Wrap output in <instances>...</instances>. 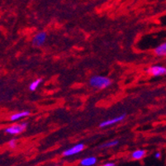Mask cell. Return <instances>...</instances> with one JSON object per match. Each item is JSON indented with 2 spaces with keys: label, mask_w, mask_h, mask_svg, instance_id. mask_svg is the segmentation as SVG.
<instances>
[{
  "label": "cell",
  "mask_w": 166,
  "mask_h": 166,
  "mask_svg": "<svg viewBox=\"0 0 166 166\" xmlns=\"http://www.w3.org/2000/svg\"><path fill=\"white\" fill-rule=\"evenodd\" d=\"M89 84L92 88L104 89L111 84V80L109 78L102 75H94L89 79Z\"/></svg>",
  "instance_id": "1"
},
{
  "label": "cell",
  "mask_w": 166,
  "mask_h": 166,
  "mask_svg": "<svg viewBox=\"0 0 166 166\" xmlns=\"http://www.w3.org/2000/svg\"><path fill=\"white\" fill-rule=\"evenodd\" d=\"M27 122H22L20 124H15L12 126H10L4 130V132L8 135H17L20 133L23 132L27 127Z\"/></svg>",
  "instance_id": "2"
},
{
  "label": "cell",
  "mask_w": 166,
  "mask_h": 166,
  "mask_svg": "<svg viewBox=\"0 0 166 166\" xmlns=\"http://www.w3.org/2000/svg\"><path fill=\"white\" fill-rule=\"evenodd\" d=\"M148 74L154 77L166 75V67L161 65H153L147 69Z\"/></svg>",
  "instance_id": "3"
},
{
  "label": "cell",
  "mask_w": 166,
  "mask_h": 166,
  "mask_svg": "<svg viewBox=\"0 0 166 166\" xmlns=\"http://www.w3.org/2000/svg\"><path fill=\"white\" fill-rule=\"evenodd\" d=\"M84 147H85V145L82 144V143H79V144H77V145H74V146H72V147L69 148V149H65L62 154L64 157L71 156V155L78 154L81 151H83V149H84Z\"/></svg>",
  "instance_id": "4"
},
{
  "label": "cell",
  "mask_w": 166,
  "mask_h": 166,
  "mask_svg": "<svg viewBox=\"0 0 166 166\" xmlns=\"http://www.w3.org/2000/svg\"><path fill=\"white\" fill-rule=\"evenodd\" d=\"M46 38H47V34L45 31H40L34 36L32 39V44L35 46H41L45 42Z\"/></svg>",
  "instance_id": "5"
},
{
  "label": "cell",
  "mask_w": 166,
  "mask_h": 166,
  "mask_svg": "<svg viewBox=\"0 0 166 166\" xmlns=\"http://www.w3.org/2000/svg\"><path fill=\"white\" fill-rule=\"evenodd\" d=\"M126 118V114H121L120 116H117L115 118L110 119V120H107V121H102L101 123L99 124V127L101 128H103V127H106V126H109L111 125H114V124L117 123L119 121H122L124 119Z\"/></svg>",
  "instance_id": "6"
},
{
  "label": "cell",
  "mask_w": 166,
  "mask_h": 166,
  "mask_svg": "<svg viewBox=\"0 0 166 166\" xmlns=\"http://www.w3.org/2000/svg\"><path fill=\"white\" fill-rule=\"evenodd\" d=\"M31 112L29 111H20V112H17V113L12 114V116H10V120L12 121H17V120H20L21 118H24V117H26V116H30Z\"/></svg>",
  "instance_id": "7"
},
{
  "label": "cell",
  "mask_w": 166,
  "mask_h": 166,
  "mask_svg": "<svg viewBox=\"0 0 166 166\" xmlns=\"http://www.w3.org/2000/svg\"><path fill=\"white\" fill-rule=\"evenodd\" d=\"M154 52L157 56H166V41L158 45L154 50Z\"/></svg>",
  "instance_id": "8"
},
{
  "label": "cell",
  "mask_w": 166,
  "mask_h": 166,
  "mask_svg": "<svg viewBox=\"0 0 166 166\" xmlns=\"http://www.w3.org/2000/svg\"><path fill=\"white\" fill-rule=\"evenodd\" d=\"M96 163H97V158L94 156H90L82 159L80 162V164L83 166H92L94 165Z\"/></svg>",
  "instance_id": "9"
},
{
  "label": "cell",
  "mask_w": 166,
  "mask_h": 166,
  "mask_svg": "<svg viewBox=\"0 0 166 166\" xmlns=\"http://www.w3.org/2000/svg\"><path fill=\"white\" fill-rule=\"evenodd\" d=\"M145 154H146V151L145 149H137V150L132 152L131 158L135 160H140L145 156Z\"/></svg>",
  "instance_id": "10"
},
{
  "label": "cell",
  "mask_w": 166,
  "mask_h": 166,
  "mask_svg": "<svg viewBox=\"0 0 166 166\" xmlns=\"http://www.w3.org/2000/svg\"><path fill=\"white\" fill-rule=\"evenodd\" d=\"M41 82H42V79H41V78H36V79H35L34 81H32L31 83V84L29 85V89L31 91H35L36 88L40 86Z\"/></svg>",
  "instance_id": "11"
},
{
  "label": "cell",
  "mask_w": 166,
  "mask_h": 166,
  "mask_svg": "<svg viewBox=\"0 0 166 166\" xmlns=\"http://www.w3.org/2000/svg\"><path fill=\"white\" fill-rule=\"evenodd\" d=\"M117 144H118V140H111V141H108V142L101 145L99 148H111L116 145Z\"/></svg>",
  "instance_id": "12"
},
{
  "label": "cell",
  "mask_w": 166,
  "mask_h": 166,
  "mask_svg": "<svg viewBox=\"0 0 166 166\" xmlns=\"http://www.w3.org/2000/svg\"><path fill=\"white\" fill-rule=\"evenodd\" d=\"M8 146L11 149H15V148L17 147V140H15V139L10 140L9 142H8Z\"/></svg>",
  "instance_id": "13"
},
{
  "label": "cell",
  "mask_w": 166,
  "mask_h": 166,
  "mask_svg": "<svg viewBox=\"0 0 166 166\" xmlns=\"http://www.w3.org/2000/svg\"><path fill=\"white\" fill-rule=\"evenodd\" d=\"M154 156H155V158H156V159H159V158H160V156H161V154H160L159 152H157L156 154H154Z\"/></svg>",
  "instance_id": "14"
},
{
  "label": "cell",
  "mask_w": 166,
  "mask_h": 166,
  "mask_svg": "<svg viewBox=\"0 0 166 166\" xmlns=\"http://www.w3.org/2000/svg\"><path fill=\"white\" fill-rule=\"evenodd\" d=\"M116 164L115 163H107V164H104V166H115Z\"/></svg>",
  "instance_id": "15"
}]
</instances>
